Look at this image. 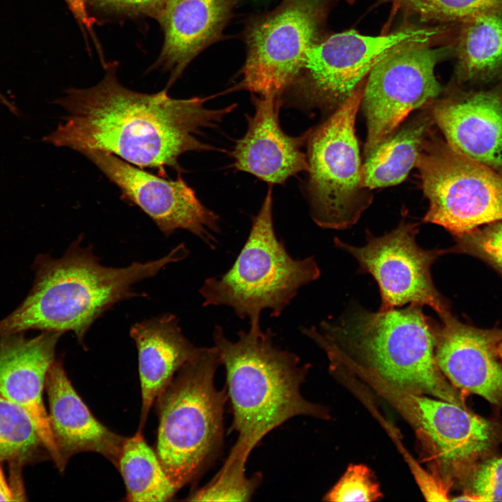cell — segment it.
<instances>
[{
	"mask_svg": "<svg viewBox=\"0 0 502 502\" xmlns=\"http://www.w3.org/2000/svg\"><path fill=\"white\" fill-rule=\"evenodd\" d=\"M82 154L119 188L123 199L138 206L165 235L185 229L211 248L215 247L220 218L202 204L180 175L167 180L107 152L87 151Z\"/></svg>",
	"mask_w": 502,
	"mask_h": 502,
	"instance_id": "cell-13",
	"label": "cell"
},
{
	"mask_svg": "<svg viewBox=\"0 0 502 502\" xmlns=\"http://www.w3.org/2000/svg\"><path fill=\"white\" fill-rule=\"evenodd\" d=\"M74 241L60 258L36 257L31 291L22 303L0 320V337L40 330L71 331L84 346L85 335L103 313L119 301L135 296L132 286L154 276L188 254L184 243L167 255L122 268L102 265L91 247Z\"/></svg>",
	"mask_w": 502,
	"mask_h": 502,
	"instance_id": "cell-2",
	"label": "cell"
},
{
	"mask_svg": "<svg viewBox=\"0 0 502 502\" xmlns=\"http://www.w3.org/2000/svg\"><path fill=\"white\" fill-rule=\"evenodd\" d=\"M102 11L127 15L155 17L165 0H86Z\"/></svg>",
	"mask_w": 502,
	"mask_h": 502,
	"instance_id": "cell-31",
	"label": "cell"
},
{
	"mask_svg": "<svg viewBox=\"0 0 502 502\" xmlns=\"http://www.w3.org/2000/svg\"><path fill=\"white\" fill-rule=\"evenodd\" d=\"M206 101L173 98L167 89L151 94L132 91L121 84L112 65L98 84L70 89L56 101L68 114L43 140L81 153L107 152L165 176L166 167L181 170L183 153L213 149L200 140L202 130L217 126L235 107L211 109Z\"/></svg>",
	"mask_w": 502,
	"mask_h": 502,
	"instance_id": "cell-1",
	"label": "cell"
},
{
	"mask_svg": "<svg viewBox=\"0 0 502 502\" xmlns=\"http://www.w3.org/2000/svg\"><path fill=\"white\" fill-rule=\"evenodd\" d=\"M273 337L269 329L250 328L239 331L233 342L220 326L214 328V346L226 370L231 429L238 435L229 458L247 462L267 434L295 416H328L322 406L301 394L308 365H301L296 354L275 345Z\"/></svg>",
	"mask_w": 502,
	"mask_h": 502,
	"instance_id": "cell-3",
	"label": "cell"
},
{
	"mask_svg": "<svg viewBox=\"0 0 502 502\" xmlns=\"http://www.w3.org/2000/svg\"><path fill=\"white\" fill-rule=\"evenodd\" d=\"M48 416L64 467L73 455L97 452L116 467L125 437L105 427L91 413L77 393L61 360L50 367L45 379Z\"/></svg>",
	"mask_w": 502,
	"mask_h": 502,
	"instance_id": "cell-19",
	"label": "cell"
},
{
	"mask_svg": "<svg viewBox=\"0 0 502 502\" xmlns=\"http://www.w3.org/2000/svg\"><path fill=\"white\" fill-rule=\"evenodd\" d=\"M238 0H165L155 15L164 32L158 63L170 70L169 84L208 45L222 36Z\"/></svg>",
	"mask_w": 502,
	"mask_h": 502,
	"instance_id": "cell-20",
	"label": "cell"
},
{
	"mask_svg": "<svg viewBox=\"0 0 502 502\" xmlns=\"http://www.w3.org/2000/svg\"><path fill=\"white\" fill-rule=\"evenodd\" d=\"M246 463L227 458L216 475L204 486L192 492L186 501H248L261 484L262 476L248 477Z\"/></svg>",
	"mask_w": 502,
	"mask_h": 502,
	"instance_id": "cell-26",
	"label": "cell"
},
{
	"mask_svg": "<svg viewBox=\"0 0 502 502\" xmlns=\"http://www.w3.org/2000/svg\"><path fill=\"white\" fill-rule=\"evenodd\" d=\"M318 11L316 0H283L250 24L241 71L244 89L258 96L282 98L315 44Z\"/></svg>",
	"mask_w": 502,
	"mask_h": 502,
	"instance_id": "cell-10",
	"label": "cell"
},
{
	"mask_svg": "<svg viewBox=\"0 0 502 502\" xmlns=\"http://www.w3.org/2000/svg\"><path fill=\"white\" fill-rule=\"evenodd\" d=\"M61 335L42 331L28 339L22 333H16L1 337L0 341V393L29 416L60 471L65 467L54 441L43 393Z\"/></svg>",
	"mask_w": 502,
	"mask_h": 502,
	"instance_id": "cell-14",
	"label": "cell"
},
{
	"mask_svg": "<svg viewBox=\"0 0 502 502\" xmlns=\"http://www.w3.org/2000/svg\"><path fill=\"white\" fill-rule=\"evenodd\" d=\"M48 457L51 459L29 416L0 393V462L21 470L25 464Z\"/></svg>",
	"mask_w": 502,
	"mask_h": 502,
	"instance_id": "cell-25",
	"label": "cell"
},
{
	"mask_svg": "<svg viewBox=\"0 0 502 502\" xmlns=\"http://www.w3.org/2000/svg\"><path fill=\"white\" fill-rule=\"evenodd\" d=\"M496 352L502 362V330H499L495 342Z\"/></svg>",
	"mask_w": 502,
	"mask_h": 502,
	"instance_id": "cell-36",
	"label": "cell"
},
{
	"mask_svg": "<svg viewBox=\"0 0 502 502\" xmlns=\"http://www.w3.org/2000/svg\"><path fill=\"white\" fill-rule=\"evenodd\" d=\"M416 167L429 208L423 220L455 238L502 221V175L428 133Z\"/></svg>",
	"mask_w": 502,
	"mask_h": 502,
	"instance_id": "cell-8",
	"label": "cell"
},
{
	"mask_svg": "<svg viewBox=\"0 0 502 502\" xmlns=\"http://www.w3.org/2000/svg\"><path fill=\"white\" fill-rule=\"evenodd\" d=\"M411 467L420 489L427 501H450L448 488L441 480L423 470L415 462L411 463Z\"/></svg>",
	"mask_w": 502,
	"mask_h": 502,
	"instance_id": "cell-32",
	"label": "cell"
},
{
	"mask_svg": "<svg viewBox=\"0 0 502 502\" xmlns=\"http://www.w3.org/2000/svg\"><path fill=\"white\" fill-rule=\"evenodd\" d=\"M130 335L138 353L142 429L158 395L199 347L184 336L178 318L172 314L136 323L130 328Z\"/></svg>",
	"mask_w": 502,
	"mask_h": 502,
	"instance_id": "cell-21",
	"label": "cell"
},
{
	"mask_svg": "<svg viewBox=\"0 0 502 502\" xmlns=\"http://www.w3.org/2000/svg\"><path fill=\"white\" fill-rule=\"evenodd\" d=\"M79 24L89 31H92L95 19L89 15L86 0H65Z\"/></svg>",
	"mask_w": 502,
	"mask_h": 502,
	"instance_id": "cell-34",
	"label": "cell"
},
{
	"mask_svg": "<svg viewBox=\"0 0 502 502\" xmlns=\"http://www.w3.org/2000/svg\"><path fill=\"white\" fill-rule=\"evenodd\" d=\"M437 324L420 306L357 310L315 328L317 338L358 356L391 385L463 406L435 357Z\"/></svg>",
	"mask_w": 502,
	"mask_h": 502,
	"instance_id": "cell-4",
	"label": "cell"
},
{
	"mask_svg": "<svg viewBox=\"0 0 502 502\" xmlns=\"http://www.w3.org/2000/svg\"><path fill=\"white\" fill-rule=\"evenodd\" d=\"M434 122L461 154L502 171V96L480 91L436 102Z\"/></svg>",
	"mask_w": 502,
	"mask_h": 502,
	"instance_id": "cell-18",
	"label": "cell"
},
{
	"mask_svg": "<svg viewBox=\"0 0 502 502\" xmlns=\"http://www.w3.org/2000/svg\"><path fill=\"white\" fill-rule=\"evenodd\" d=\"M437 33L407 28L379 36L353 30L332 35L308 50L300 74L284 94L291 91V102L303 107L337 108L382 59L402 47L427 43Z\"/></svg>",
	"mask_w": 502,
	"mask_h": 502,
	"instance_id": "cell-9",
	"label": "cell"
},
{
	"mask_svg": "<svg viewBox=\"0 0 502 502\" xmlns=\"http://www.w3.org/2000/svg\"><path fill=\"white\" fill-rule=\"evenodd\" d=\"M469 474L468 492L480 501H502V456L478 463Z\"/></svg>",
	"mask_w": 502,
	"mask_h": 502,
	"instance_id": "cell-30",
	"label": "cell"
},
{
	"mask_svg": "<svg viewBox=\"0 0 502 502\" xmlns=\"http://www.w3.org/2000/svg\"><path fill=\"white\" fill-rule=\"evenodd\" d=\"M3 463L0 462V501H19L26 499L22 490V482L9 481L4 473Z\"/></svg>",
	"mask_w": 502,
	"mask_h": 502,
	"instance_id": "cell-33",
	"label": "cell"
},
{
	"mask_svg": "<svg viewBox=\"0 0 502 502\" xmlns=\"http://www.w3.org/2000/svg\"><path fill=\"white\" fill-rule=\"evenodd\" d=\"M450 250L478 257L502 273V221L455 238Z\"/></svg>",
	"mask_w": 502,
	"mask_h": 502,
	"instance_id": "cell-29",
	"label": "cell"
},
{
	"mask_svg": "<svg viewBox=\"0 0 502 502\" xmlns=\"http://www.w3.org/2000/svg\"><path fill=\"white\" fill-rule=\"evenodd\" d=\"M220 365L215 346L199 347L155 401V452L178 490L197 480L221 450L228 397L226 387L215 385Z\"/></svg>",
	"mask_w": 502,
	"mask_h": 502,
	"instance_id": "cell-5",
	"label": "cell"
},
{
	"mask_svg": "<svg viewBox=\"0 0 502 502\" xmlns=\"http://www.w3.org/2000/svg\"><path fill=\"white\" fill-rule=\"evenodd\" d=\"M116 468L126 485L127 501H168L178 491L140 429L125 437Z\"/></svg>",
	"mask_w": 502,
	"mask_h": 502,
	"instance_id": "cell-24",
	"label": "cell"
},
{
	"mask_svg": "<svg viewBox=\"0 0 502 502\" xmlns=\"http://www.w3.org/2000/svg\"><path fill=\"white\" fill-rule=\"evenodd\" d=\"M447 48L427 43L402 47L378 63L368 74L361 103L367 121V155L413 110L429 105L441 92L434 75Z\"/></svg>",
	"mask_w": 502,
	"mask_h": 502,
	"instance_id": "cell-12",
	"label": "cell"
},
{
	"mask_svg": "<svg viewBox=\"0 0 502 502\" xmlns=\"http://www.w3.org/2000/svg\"><path fill=\"white\" fill-rule=\"evenodd\" d=\"M441 319L435 357L442 374L455 388L502 409V362L495 349L499 330L473 327L451 314Z\"/></svg>",
	"mask_w": 502,
	"mask_h": 502,
	"instance_id": "cell-15",
	"label": "cell"
},
{
	"mask_svg": "<svg viewBox=\"0 0 502 502\" xmlns=\"http://www.w3.org/2000/svg\"><path fill=\"white\" fill-rule=\"evenodd\" d=\"M272 188L252 219L245 245L225 274L205 280L200 289L203 305L231 307L250 328H261V312L278 317L300 288L321 274L313 257L294 259L276 236L273 221Z\"/></svg>",
	"mask_w": 502,
	"mask_h": 502,
	"instance_id": "cell-6",
	"label": "cell"
},
{
	"mask_svg": "<svg viewBox=\"0 0 502 502\" xmlns=\"http://www.w3.org/2000/svg\"><path fill=\"white\" fill-rule=\"evenodd\" d=\"M381 496L379 486L370 469L363 464H351L326 494L324 500L335 502L373 501Z\"/></svg>",
	"mask_w": 502,
	"mask_h": 502,
	"instance_id": "cell-28",
	"label": "cell"
},
{
	"mask_svg": "<svg viewBox=\"0 0 502 502\" xmlns=\"http://www.w3.org/2000/svg\"><path fill=\"white\" fill-rule=\"evenodd\" d=\"M363 89L356 88L317 129L307 144L306 184L312 218L324 229L349 228L370 206L364 185L355 121Z\"/></svg>",
	"mask_w": 502,
	"mask_h": 502,
	"instance_id": "cell-7",
	"label": "cell"
},
{
	"mask_svg": "<svg viewBox=\"0 0 502 502\" xmlns=\"http://www.w3.org/2000/svg\"><path fill=\"white\" fill-rule=\"evenodd\" d=\"M254 113L248 117L245 134L236 142L234 167L269 184H282L291 176L308 172L307 155L303 147L311 130L298 137L282 129L280 97L254 96Z\"/></svg>",
	"mask_w": 502,
	"mask_h": 502,
	"instance_id": "cell-16",
	"label": "cell"
},
{
	"mask_svg": "<svg viewBox=\"0 0 502 502\" xmlns=\"http://www.w3.org/2000/svg\"><path fill=\"white\" fill-rule=\"evenodd\" d=\"M450 501H480V499L475 495L466 492L462 495H459L455 496L453 499H451Z\"/></svg>",
	"mask_w": 502,
	"mask_h": 502,
	"instance_id": "cell-35",
	"label": "cell"
},
{
	"mask_svg": "<svg viewBox=\"0 0 502 502\" xmlns=\"http://www.w3.org/2000/svg\"><path fill=\"white\" fill-rule=\"evenodd\" d=\"M433 123L429 109L376 144L366 155L362 166L364 185L372 190L403 181L416 167L423 144Z\"/></svg>",
	"mask_w": 502,
	"mask_h": 502,
	"instance_id": "cell-22",
	"label": "cell"
},
{
	"mask_svg": "<svg viewBox=\"0 0 502 502\" xmlns=\"http://www.w3.org/2000/svg\"><path fill=\"white\" fill-rule=\"evenodd\" d=\"M418 224L403 219L383 236L367 231V243L361 247L335 238V245L358 262L359 272L369 273L376 281L381 298V310L404 305L430 307L441 318L450 314L448 302L434 286L431 266L446 252L425 250L416 241Z\"/></svg>",
	"mask_w": 502,
	"mask_h": 502,
	"instance_id": "cell-11",
	"label": "cell"
},
{
	"mask_svg": "<svg viewBox=\"0 0 502 502\" xmlns=\"http://www.w3.org/2000/svg\"><path fill=\"white\" fill-rule=\"evenodd\" d=\"M423 21L463 23L502 8V0H398Z\"/></svg>",
	"mask_w": 502,
	"mask_h": 502,
	"instance_id": "cell-27",
	"label": "cell"
},
{
	"mask_svg": "<svg viewBox=\"0 0 502 502\" xmlns=\"http://www.w3.org/2000/svg\"><path fill=\"white\" fill-rule=\"evenodd\" d=\"M418 419L441 462L449 469L469 473L501 441L498 426L441 399L413 395Z\"/></svg>",
	"mask_w": 502,
	"mask_h": 502,
	"instance_id": "cell-17",
	"label": "cell"
},
{
	"mask_svg": "<svg viewBox=\"0 0 502 502\" xmlns=\"http://www.w3.org/2000/svg\"><path fill=\"white\" fill-rule=\"evenodd\" d=\"M456 51L462 79L486 78L502 71V8L462 23Z\"/></svg>",
	"mask_w": 502,
	"mask_h": 502,
	"instance_id": "cell-23",
	"label": "cell"
}]
</instances>
